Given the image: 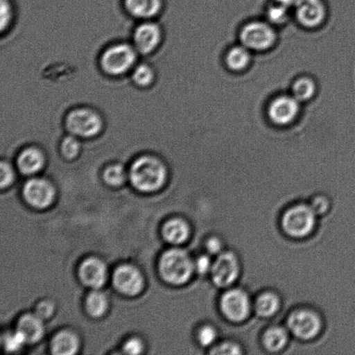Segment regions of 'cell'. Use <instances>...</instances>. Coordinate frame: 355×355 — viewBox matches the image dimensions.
I'll use <instances>...</instances> for the list:
<instances>
[{"mask_svg":"<svg viewBox=\"0 0 355 355\" xmlns=\"http://www.w3.org/2000/svg\"><path fill=\"white\" fill-rule=\"evenodd\" d=\"M130 179L139 190L152 191L157 190L164 183L166 169L158 159L142 156L133 163L130 169Z\"/></svg>","mask_w":355,"mask_h":355,"instance_id":"obj_1","label":"cell"},{"mask_svg":"<svg viewBox=\"0 0 355 355\" xmlns=\"http://www.w3.org/2000/svg\"><path fill=\"white\" fill-rule=\"evenodd\" d=\"M159 270L168 283L175 285L186 284L194 271V263L182 250H170L162 256Z\"/></svg>","mask_w":355,"mask_h":355,"instance_id":"obj_2","label":"cell"},{"mask_svg":"<svg viewBox=\"0 0 355 355\" xmlns=\"http://www.w3.org/2000/svg\"><path fill=\"white\" fill-rule=\"evenodd\" d=\"M316 215L311 205H297L288 209L282 218V227L288 236L294 239L308 236L314 230Z\"/></svg>","mask_w":355,"mask_h":355,"instance_id":"obj_3","label":"cell"},{"mask_svg":"<svg viewBox=\"0 0 355 355\" xmlns=\"http://www.w3.org/2000/svg\"><path fill=\"white\" fill-rule=\"evenodd\" d=\"M239 38L241 44L250 51H264L276 43L277 33L269 22L252 21L243 27Z\"/></svg>","mask_w":355,"mask_h":355,"instance_id":"obj_4","label":"cell"},{"mask_svg":"<svg viewBox=\"0 0 355 355\" xmlns=\"http://www.w3.org/2000/svg\"><path fill=\"white\" fill-rule=\"evenodd\" d=\"M137 61V52L127 44L113 45L107 49L101 58V66L107 74L120 76L133 67Z\"/></svg>","mask_w":355,"mask_h":355,"instance_id":"obj_5","label":"cell"},{"mask_svg":"<svg viewBox=\"0 0 355 355\" xmlns=\"http://www.w3.org/2000/svg\"><path fill=\"white\" fill-rule=\"evenodd\" d=\"M66 128L75 137L92 138L102 130L103 121L95 111L79 109L71 111L66 117Z\"/></svg>","mask_w":355,"mask_h":355,"instance_id":"obj_6","label":"cell"},{"mask_svg":"<svg viewBox=\"0 0 355 355\" xmlns=\"http://www.w3.org/2000/svg\"><path fill=\"white\" fill-rule=\"evenodd\" d=\"M220 309L229 321L241 322L249 318L252 304L248 294L240 288H232L221 297Z\"/></svg>","mask_w":355,"mask_h":355,"instance_id":"obj_7","label":"cell"},{"mask_svg":"<svg viewBox=\"0 0 355 355\" xmlns=\"http://www.w3.org/2000/svg\"><path fill=\"white\" fill-rule=\"evenodd\" d=\"M287 325L297 338L309 340L314 339L321 331L322 321L316 313L308 309H300L288 316Z\"/></svg>","mask_w":355,"mask_h":355,"instance_id":"obj_8","label":"cell"},{"mask_svg":"<svg viewBox=\"0 0 355 355\" xmlns=\"http://www.w3.org/2000/svg\"><path fill=\"white\" fill-rule=\"evenodd\" d=\"M240 273L239 259L232 252H222L214 261L211 270L212 282L219 288L232 286Z\"/></svg>","mask_w":355,"mask_h":355,"instance_id":"obj_9","label":"cell"},{"mask_svg":"<svg viewBox=\"0 0 355 355\" xmlns=\"http://www.w3.org/2000/svg\"><path fill=\"white\" fill-rule=\"evenodd\" d=\"M300 103L292 95L277 96L271 101L268 107V116L277 126H288L297 119L300 112Z\"/></svg>","mask_w":355,"mask_h":355,"instance_id":"obj_10","label":"cell"},{"mask_svg":"<svg viewBox=\"0 0 355 355\" xmlns=\"http://www.w3.org/2000/svg\"><path fill=\"white\" fill-rule=\"evenodd\" d=\"M294 7L295 17L301 26L315 29L324 22L327 9L323 0H299Z\"/></svg>","mask_w":355,"mask_h":355,"instance_id":"obj_11","label":"cell"},{"mask_svg":"<svg viewBox=\"0 0 355 355\" xmlns=\"http://www.w3.org/2000/svg\"><path fill=\"white\" fill-rule=\"evenodd\" d=\"M24 198L28 203L37 208H45L54 198V190L46 180L33 179L28 181L24 188Z\"/></svg>","mask_w":355,"mask_h":355,"instance_id":"obj_12","label":"cell"},{"mask_svg":"<svg viewBox=\"0 0 355 355\" xmlns=\"http://www.w3.org/2000/svg\"><path fill=\"white\" fill-rule=\"evenodd\" d=\"M162 40V31L155 23H144L135 31L134 44L135 50L141 54H149L159 46Z\"/></svg>","mask_w":355,"mask_h":355,"instance_id":"obj_13","label":"cell"},{"mask_svg":"<svg viewBox=\"0 0 355 355\" xmlns=\"http://www.w3.org/2000/svg\"><path fill=\"white\" fill-rule=\"evenodd\" d=\"M114 284L123 294L133 295L141 291L144 279L137 268L123 266L118 268L114 272Z\"/></svg>","mask_w":355,"mask_h":355,"instance_id":"obj_14","label":"cell"},{"mask_svg":"<svg viewBox=\"0 0 355 355\" xmlns=\"http://www.w3.org/2000/svg\"><path fill=\"white\" fill-rule=\"evenodd\" d=\"M80 277L86 285L98 288L105 283L107 270L105 264L97 259H89L80 268Z\"/></svg>","mask_w":355,"mask_h":355,"instance_id":"obj_15","label":"cell"},{"mask_svg":"<svg viewBox=\"0 0 355 355\" xmlns=\"http://www.w3.org/2000/svg\"><path fill=\"white\" fill-rule=\"evenodd\" d=\"M44 155L40 149L28 148L21 153L17 158V166L24 175H33L43 168Z\"/></svg>","mask_w":355,"mask_h":355,"instance_id":"obj_16","label":"cell"},{"mask_svg":"<svg viewBox=\"0 0 355 355\" xmlns=\"http://www.w3.org/2000/svg\"><path fill=\"white\" fill-rule=\"evenodd\" d=\"M41 320L37 315H26L19 320L17 331L22 334L26 343H37L43 336L44 326Z\"/></svg>","mask_w":355,"mask_h":355,"instance_id":"obj_17","label":"cell"},{"mask_svg":"<svg viewBox=\"0 0 355 355\" xmlns=\"http://www.w3.org/2000/svg\"><path fill=\"white\" fill-rule=\"evenodd\" d=\"M125 6L132 15L149 19L159 12L162 0H125Z\"/></svg>","mask_w":355,"mask_h":355,"instance_id":"obj_18","label":"cell"},{"mask_svg":"<svg viewBox=\"0 0 355 355\" xmlns=\"http://www.w3.org/2000/svg\"><path fill=\"white\" fill-rule=\"evenodd\" d=\"M250 60H252L250 51L243 44L230 49L225 57L226 65L233 71H243L248 67Z\"/></svg>","mask_w":355,"mask_h":355,"instance_id":"obj_19","label":"cell"},{"mask_svg":"<svg viewBox=\"0 0 355 355\" xmlns=\"http://www.w3.org/2000/svg\"><path fill=\"white\" fill-rule=\"evenodd\" d=\"M52 352L58 355H71L78 349V340L74 334L62 331L52 340Z\"/></svg>","mask_w":355,"mask_h":355,"instance_id":"obj_20","label":"cell"},{"mask_svg":"<svg viewBox=\"0 0 355 355\" xmlns=\"http://www.w3.org/2000/svg\"><path fill=\"white\" fill-rule=\"evenodd\" d=\"M163 233L168 242L173 245H180L187 241L189 236V227L187 223L181 219H172L166 223Z\"/></svg>","mask_w":355,"mask_h":355,"instance_id":"obj_21","label":"cell"},{"mask_svg":"<svg viewBox=\"0 0 355 355\" xmlns=\"http://www.w3.org/2000/svg\"><path fill=\"white\" fill-rule=\"evenodd\" d=\"M288 336L286 330L282 327H272L264 333L263 343L270 352H277L287 345Z\"/></svg>","mask_w":355,"mask_h":355,"instance_id":"obj_22","label":"cell"},{"mask_svg":"<svg viewBox=\"0 0 355 355\" xmlns=\"http://www.w3.org/2000/svg\"><path fill=\"white\" fill-rule=\"evenodd\" d=\"M279 308L280 299L273 292H266L260 295L256 301V311L261 318H271L279 311Z\"/></svg>","mask_w":355,"mask_h":355,"instance_id":"obj_23","label":"cell"},{"mask_svg":"<svg viewBox=\"0 0 355 355\" xmlns=\"http://www.w3.org/2000/svg\"><path fill=\"white\" fill-rule=\"evenodd\" d=\"M316 85L311 78L302 76L295 80L292 85V96L300 103L307 102L315 96Z\"/></svg>","mask_w":355,"mask_h":355,"instance_id":"obj_24","label":"cell"},{"mask_svg":"<svg viewBox=\"0 0 355 355\" xmlns=\"http://www.w3.org/2000/svg\"><path fill=\"white\" fill-rule=\"evenodd\" d=\"M288 9H290V7L274 1L268 7L266 10L268 22L272 24V26H282V24L286 23L288 17H290Z\"/></svg>","mask_w":355,"mask_h":355,"instance_id":"obj_25","label":"cell"},{"mask_svg":"<svg viewBox=\"0 0 355 355\" xmlns=\"http://www.w3.org/2000/svg\"><path fill=\"white\" fill-rule=\"evenodd\" d=\"M107 302L102 292L94 291L87 298V309L89 314L98 318L105 313Z\"/></svg>","mask_w":355,"mask_h":355,"instance_id":"obj_26","label":"cell"},{"mask_svg":"<svg viewBox=\"0 0 355 355\" xmlns=\"http://www.w3.org/2000/svg\"><path fill=\"white\" fill-rule=\"evenodd\" d=\"M155 73L150 66L148 64H140L134 69L132 74L135 85L141 87H147L150 85L154 81Z\"/></svg>","mask_w":355,"mask_h":355,"instance_id":"obj_27","label":"cell"},{"mask_svg":"<svg viewBox=\"0 0 355 355\" xmlns=\"http://www.w3.org/2000/svg\"><path fill=\"white\" fill-rule=\"evenodd\" d=\"M104 180L111 186H119L124 182L126 178V173L123 166L120 165H113L109 166L104 172Z\"/></svg>","mask_w":355,"mask_h":355,"instance_id":"obj_28","label":"cell"},{"mask_svg":"<svg viewBox=\"0 0 355 355\" xmlns=\"http://www.w3.org/2000/svg\"><path fill=\"white\" fill-rule=\"evenodd\" d=\"M80 148H81V145L75 135L65 137L62 140L61 150L65 158L69 159L76 158L79 154Z\"/></svg>","mask_w":355,"mask_h":355,"instance_id":"obj_29","label":"cell"},{"mask_svg":"<svg viewBox=\"0 0 355 355\" xmlns=\"http://www.w3.org/2000/svg\"><path fill=\"white\" fill-rule=\"evenodd\" d=\"M218 338V332L214 327L207 325L202 327L198 334V342L203 347H210Z\"/></svg>","mask_w":355,"mask_h":355,"instance_id":"obj_30","label":"cell"},{"mask_svg":"<svg viewBox=\"0 0 355 355\" xmlns=\"http://www.w3.org/2000/svg\"><path fill=\"white\" fill-rule=\"evenodd\" d=\"M211 354L238 355L242 354L241 347L234 343H224L214 347Z\"/></svg>","mask_w":355,"mask_h":355,"instance_id":"obj_31","label":"cell"},{"mask_svg":"<svg viewBox=\"0 0 355 355\" xmlns=\"http://www.w3.org/2000/svg\"><path fill=\"white\" fill-rule=\"evenodd\" d=\"M26 343V339L22 334L17 331L15 334H12L6 339V349L12 352L19 350L23 347L24 344Z\"/></svg>","mask_w":355,"mask_h":355,"instance_id":"obj_32","label":"cell"},{"mask_svg":"<svg viewBox=\"0 0 355 355\" xmlns=\"http://www.w3.org/2000/svg\"><path fill=\"white\" fill-rule=\"evenodd\" d=\"M212 264H214V262H212L210 257L202 255L195 261L194 270L200 275L211 273Z\"/></svg>","mask_w":355,"mask_h":355,"instance_id":"obj_33","label":"cell"},{"mask_svg":"<svg viewBox=\"0 0 355 355\" xmlns=\"http://www.w3.org/2000/svg\"><path fill=\"white\" fill-rule=\"evenodd\" d=\"M12 19V6L8 0H1V30L9 26Z\"/></svg>","mask_w":355,"mask_h":355,"instance_id":"obj_34","label":"cell"},{"mask_svg":"<svg viewBox=\"0 0 355 355\" xmlns=\"http://www.w3.org/2000/svg\"><path fill=\"white\" fill-rule=\"evenodd\" d=\"M205 248H207V252L210 254V255H219V254L223 252L221 239L217 238V236H211V238L207 240V243H205Z\"/></svg>","mask_w":355,"mask_h":355,"instance_id":"obj_35","label":"cell"},{"mask_svg":"<svg viewBox=\"0 0 355 355\" xmlns=\"http://www.w3.org/2000/svg\"><path fill=\"white\" fill-rule=\"evenodd\" d=\"M0 171H1V181H0V182H1V187L3 188L9 186V184L12 182L14 178L12 166H10L8 163L3 162Z\"/></svg>","mask_w":355,"mask_h":355,"instance_id":"obj_36","label":"cell"},{"mask_svg":"<svg viewBox=\"0 0 355 355\" xmlns=\"http://www.w3.org/2000/svg\"><path fill=\"white\" fill-rule=\"evenodd\" d=\"M144 347L140 340L133 338L128 340L124 345L125 353L128 354H139L141 353Z\"/></svg>","mask_w":355,"mask_h":355,"instance_id":"obj_37","label":"cell"},{"mask_svg":"<svg viewBox=\"0 0 355 355\" xmlns=\"http://www.w3.org/2000/svg\"><path fill=\"white\" fill-rule=\"evenodd\" d=\"M329 207V204L328 200L323 197L315 198L311 204V207L313 210L315 211L316 215L324 214L325 212L328 211Z\"/></svg>","mask_w":355,"mask_h":355,"instance_id":"obj_38","label":"cell"},{"mask_svg":"<svg viewBox=\"0 0 355 355\" xmlns=\"http://www.w3.org/2000/svg\"><path fill=\"white\" fill-rule=\"evenodd\" d=\"M54 311V306L50 302H41L37 308V315L40 316L41 319H46L50 318L52 313Z\"/></svg>","mask_w":355,"mask_h":355,"instance_id":"obj_39","label":"cell"},{"mask_svg":"<svg viewBox=\"0 0 355 355\" xmlns=\"http://www.w3.org/2000/svg\"><path fill=\"white\" fill-rule=\"evenodd\" d=\"M298 1L299 0H275V2L283 3V5L290 7V8L291 6H295Z\"/></svg>","mask_w":355,"mask_h":355,"instance_id":"obj_40","label":"cell"}]
</instances>
